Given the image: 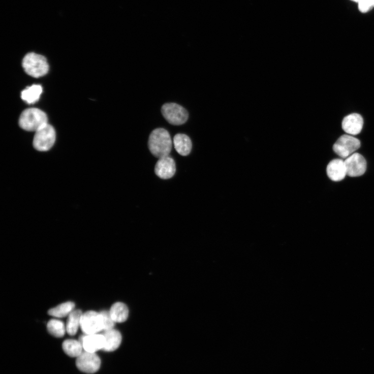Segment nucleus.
<instances>
[{"mask_svg":"<svg viewBox=\"0 0 374 374\" xmlns=\"http://www.w3.org/2000/svg\"><path fill=\"white\" fill-rule=\"evenodd\" d=\"M63 349L69 357L78 358L83 353V348L79 340L68 339L63 342Z\"/></svg>","mask_w":374,"mask_h":374,"instance_id":"nucleus-19","label":"nucleus"},{"mask_svg":"<svg viewBox=\"0 0 374 374\" xmlns=\"http://www.w3.org/2000/svg\"><path fill=\"white\" fill-rule=\"evenodd\" d=\"M83 314L80 310H74L69 315L66 325V331L70 336L76 335L81 325Z\"/></svg>","mask_w":374,"mask_h":374,"instance_id":"nucleus-17","label":"nucleus"},{"mask_svg":"<svg viewBox=\"0 0 374 374\" xmlns=\"http://www.w3.org/2000/svg\"><path fill=\"white\" fill-rule=\"evenodd\" d=\"M149 149L158 158L169 156L172 148V141L169 132L162 128L153 130L149 138Z\"/></svg>","mask_w":374,"mask_h":374,"instance_id":"nucleus-1","label":"nucleus"},{"mask_svg":"<svg viewBox=\"0 0 374 374\" xmlns=\"http://www.w3.org/2000/svg\"><path fill=\"white\" fill-rule=\"evenodd\" d=\"M173 143L176 151L181 155L186 156L192 149V142L190 138L183 134H176L174 137Z\"/></svg>","mask_w":374,"mask_h":374,"instance_id":"nucleus-15","label":"nucleus"},{"mask_svg":"<svg viewBox=\"0 0 374 374\" xmlns=\"http://www.w3.org/2000/svg\"><path fill=\"white\" fill-rule=\"evenodd\" d=\"M347 175L351 177H359L366 172L367 163L364 157L359 153H354L344 161Z\"/></svg>","mask_w":374,"mask_h":374,"instance_id":"nucleus-8","label":"nucleus"},{"mask_svg":"<svg viewBox=\"0 0 374 374\" xmlns=\"http://www.w3.org/2000/svg\"><path fill=\"white\" fill-rule=\"evenodd\" d=\"M55 140V129L52 126L47 124L36 132L33 145L37 150L46 151L53 146Z\"/></svg>","mask_w":374,"mask_h":374,"instance_id":"nucleus-4","label":"nucleus"},{"mask_svg":"<svg viewBox=\"0 0 374 374\" xmlns=\"http://www.w3.org/2000/svg\"><path fill=\"white\" fill-rule=\"evenodd\" d=\"M79 341L82 345L85 352L96 353L100 350H103L105 346V337L103 334L85 335L81 336Z\"/></svg>","mask_w":374,"mask_h":374,"instance_id":"nucleus-11","label":"nucleus"},{"mask_svg":"<svg viewBox=\"0 0 374 374\" xmlns=\"http://www.w3.org/2000/svg\"><path fill=\"white\" fill-rule=\"evenodd\" d=\"M154 171L155 174L161 179L172 178L176 172L175 161L169 155L159 159L156 163Z\"/></svg>","mask_w":374,"mask_h":374,"instance_id":"nucleus-10","label":"nucleus"},{"mask_svg":"<svg viewBox=\"0 0 374 374\" xmlns=\"http://www.w3.org/2000/svg\"><path fill=\"white\" fill-rule=\"evenodd\" d=\"M75 307V305L73 302H66L50 309L48 314L54 317L64 318L71 314L74 310Z\"/></svg>","mask_w":374,"mask_h":374,"instance_id":"nucleus-20","label":"nucleus"},{"mask_svg":"<svg viewBox=\"0 0 374 374\" xmlns=\"http://www.w3.org/2000/svg\"><path fill=\"white\" fill-rule=\"evenodd\" d=\"M162 113L167 121L174 126H180L188 120V112L176 103H168L162 107Z\"/></svg>","mask_w":374,"mask_h":374,"instance_id":"nucleus-6","label":"nucleus"},{"mask_svg":"<svg viewBox=\"0 0 374 374\" xmlns=\"http://www.w3.org/2000/svg\"><path fill=\"white\" fill-rule=\"evenodd\" d=\"M101 364L100 357L96 353L85 352L77 358L76 365L78 368L86 373H92L98 371Z\"/></svg>","mask_w":374,"mask_h":374,"instance_id":"nucleus-9","label":"nucleus"},{"mask_svg":"<svg viewBox=\"0 0 374 374\" xmlns=\"http://www.w3.org/2000/svg\"><path fill=\"white\" fill-rule=\"evenodd\" d=\"M363 123V119L360 114L352 113L345 117L342 122V128L349 135H357L362 131Z\"/></svg>","mask_w":374,"mask_h":374,"instance_id":"nucleus-12","label":"nucleus"},{"mask_svg":"<svg viewBox=\"0 0 374 374\" xmlns=\"http://www.w3.org/2000/svg\"><path fill=\"white\" fill-rule=\"evenodd\" d=\"M47 329L50 334L58 338L64 336L66 330V327L63 322L54 319L48 322Z\"/></svg>","mask_w":374,"mask_h":374,"instance_id":"nucleus-21","label":"nucleus"},{"mask_svg":"<svg viewBox=\"0 0 374 374\" xmlns=\"http://www.w3.org/2000/svg\"><path fill=\"white\" fill-rule=\"evenodd\" d=\"M352 1H354V2H356V3H359V2L360 1V0H352Z\"/></svg>","mask_w":374,"mask_h":374,"instance_id":"nucleus-24","label":"nucleus"},{"mask_svg":"<svg viewBox=\"0 0 374 374\" xmlns=\"http://www.w3.org/2000/svg\"><path fill=\"white\" fill-rule=\"evenodd\" d=\"M326 172L332 180L335 182L342 180L347 175L344 161L340 159L333 160L327 166Z\"/></svg>","mask_w":374,"mask_h":374,"instance_id":"nucleus-13","label":"nucleus"},{"mask_svg":"<svg viewBox=\"0 0 374 374\" xmlns=\"http://www.w3.org/2000/svg\"><path fill=\"white\" fill-rule=\"evenodd\" d=\"M48 124L46 114L38 108H29L23 111L19 120L20 127L26 131L37 132Z\"/></svg>","mask_w":374,"mask_h":374,"instance_id":"nucleus-2","label":"nucleus"},{"mask_svg":"<svg viewBox=\"0 0 374 374\" xmlns=\"http://www.w3.org/2000/svg\"><path fill=\"white\" fill-rule=\"evenodd\" d=\"M358 3L359 9L362 13L368 12L374 7V0H360Z\"/></svg>","mask_w":374,"mask_h":374,"instance_id":"nucleus-23","label":"nucleus"},{"mask_svg":"<svg viewBox=\"0 0 374 374\" xmlns=\"http://www.w3.org/2000/svg\"><path fill=\"white\" fill-rule=\"evenodd\" d=\"M81 329L86 335L98 334L104 330V321L101 313L89 311L83 314Z\"/></svg>","mask_w":374,"mask_h":374,"instance_id":"nucleus-7","label":"nucleus"},{"mask_svg":"<svg viewBox=\"0 0 374 374\" xmlns=\"http://www.w3.org/2000/svg\"><path fill=\"white\" fill-rule=\"evenodd\" d=\"M42 92V87L40 85H33L22 90L21 99L29 104H34L40 99Z\"/></svg>","mask_w":374,"mask_h":374,"instance_id":"nucleus-18","label":"nucleus"},{"mask_svg":"<svg viewBox=\"0 0 374 374\" xmlns=\"http://www.w3.org/2000/svg\"><path fill=\"white\" fill-rule=\"evenodd\" d=\"M361 147L360 140L350 135L340 137L333 146L336 154L342 159H347Z\"/></svg>","mask_w":374,"mask_h":374,"instance_id":"nucleus-5","label":"nucleus"},{"mask_svg":"<svg viewBox=\"0 0 374 374\" xmlns=\"http://www.w3.org/2000/svg\"><path fill=\"white\" fill-rule=\"evenodd\" d=\"M105 346L103 350L112 352L118 349L122 342V335L120 332L114 329L104 331Z\"/></svg>","mask_w":374,"mask_h":374,"instance_id":"nucleus-14","label":"nucleus"},{"mask_svg":"<svg viewBox=\"0 0 374 374\" xmlns=\"http://www.w3.org/2000/svg\"><path fill=\"white\" fill-rule=\"evenodd\" d=\"M110 314L115 323L126 322L129 316V310L125 303L121 302H116L111 307Z\"/></svg>","mask_w":374,"mask_h":374,"instance_id":"nucleus-16","label":"nucleus"},{"mask_svg":"<svg viewBox=\"0 0 374 374\" xmlns=\"http://www.w3.org/2000/svg\"><path fill=\"white\" fill-rule=\"evenodd\" d=\"M103 318L104 330L108 331L113 329L115 322L110 316L109 311H103L101 313Z\"/></svg>","mask_w":374,"mask_h":374,"instance_id":"nucleus-22","label":"nucleus"},{"mask_svg":"<svg viewBox=\"0 0 374 374\" xmlns=\"http://www.w3.org/2000/svg\"><path fill=\"white\" fill-rule=\"evenodd\" d=\"M25 72L34 78H40L49 72V66L46 58L34 53L27 54L22 63Z\"/></svg>","mask_w":374,"mask_h":374,"instance_id":"nucleus-3","label":"nucleus"}]
</instances>
